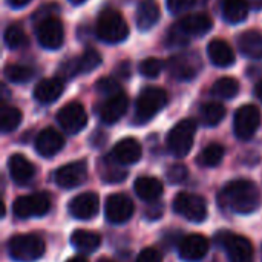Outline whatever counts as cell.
<instances>
[{
	"label": "cell",
	"instance_id": "obj_1",
	"mask_svg": "<svg viewBox=\"0 0 262 262\" xmlns=\"http://www.w3.org/2000/svg\"><path fill=\"white\" fill-rule=\"evenodd\" d=\"M259 189L250 180H235L224 186L220 193V203L239 215H249L259 207Z\"/></svg>",
	"mask_w": 262,
	"mask_h": 262
},
{
	"label": "cell",
	"instance_id": "obj_2",
	"mask_svg": "<svg viewBox=\"0 0 262 262\" xmlns=\"http://www.w3.org/2000/svg\"><path fill=\"white\" fill-rule=\"evenodd\" d=\"M45 241L37 235H15L8 243L9 256L17 262H35L45 255Z\"/></svg>",
	"mask_w": 262,
	"mask_h": 262
},
{
	"label": "cell",
	"instance_id": "obj_3",
	"mask_svg": "<svg viewBox=\"0 0 262 262\" xmlns=\"http://www.w3.org/2000/svg\"><path fill=\"white\" fill-rule=\"evenodd\" d=\"M97 35L104 43H121L129 35V26L124 18L114 9H106L98 15Z\"/></svg>",
	"mask_w": 262,
	"mask_h": 262
},
{
	"label": "cell",
	"instance_id": "obj_4",
	"mask_svg": "<svg viewBox=\"0 0 262 262\" xmlns=\"http://www.w3.org/2000/svg\"><path fill=\"white\" fill-rule=\"evenodd\" d=\"M167 104V94L160 88H147L144 89L135 104V121L138 124H144L150 121Z\"/></svg>",
	"mask_w": 262,
	"mask_h": 262
},
{
	"label": "cell",
	"instance_id": "obj_5",
	"mask_svg": "<svg viewBox=\"0 0 262 262\" xmlns=\"http://www.w3.org/2000/svg\"><path fill=\"white\" fill-rule=\"evenodd\" d=\"M196 134V123L193 120H181L167 134V149L177 158H184L192 146Z\"/></svg>",
	"mask_w": 262,
	"mask_h": 262
},
{
	"label": "cell",
	"instance_id": "obj_6",
	"mask_svg": "<svg viewBox=\"0 0 262 262\" xmlns=\"http://www.w3.org/2000/svg\"><path fill=\"white\" fill-rule=\"evenodd\" d=\"M216 244L226 250L229 262H253L255 261V250L252 243L241 236L230 232H221L216 235Z\"/></svg>",
	"mask_w": 262,
	"mask_h": 262
},
{
	"label": "cell",
	"instance_id": "obj_7",
	"mask_svg": "<svg viewBox=\"0 0 262 262\" xmlns=\"http://www.w3.org/2000/svg\"><path fill=\"white\" fill-rule=\"evenodd\" d=\"M173 210L187 221L203 223L207 218V206L206 201L195 193H180L173 201Z\"/></svg>",
	"mask_w": 262,
	"mask_h": 262
},
{
	"label": "cell",
	"instance_id": "obj_8",
	"mask_svg": "<svg viewBox=\"0 0 262 262\" xmlns=\"http://www.w3.org/2000/svg\"><path fill=\"white\" fill-rule=\"evenodd\" d=\"M51 209V200L46 193L38 192V193H31L25 195L15 200L12 210L17 218L26 220V218H35V216H43L48 213Z\"/></svg>",
	"mask_w": 262,
	"mask_h": 262
},
{
	"label": "cell",
	"instance_id": "obj_9",
	"mask_svg": "<svg viewBox=\"0 0 262 262\" xmlns=\"http://www.w3.org/2000/svg\"><path fill=\"white\" fill-rule=\"evenodd\" d=\"M259 126H261V112L255 104H246L236 111L233 129H235V135L239 140L243 141L250 140L256 134Z\"/></svg>",
	"mask_w": 262,
	"mask_h": 262
},
{
	"label": "cell",
	"instance_id": "obj_10",
	"mask_svg": "<svg viewBox=\"0 0 262 262\" xmlns=\"http://www.w3.org/2000/svg\"><path fill=\"white\" fill-rule=\"evenodd\" d=\"M37 40L45 49L55 51L61 48L64 41V29L61 21L57 17H46L41 20L35 29Z\"/></svg>",
	"mask_w": 262,
	"mask_h": 262
},
{
	"label": "cell",
	"instance_id": "obj_11",
	"mask_svg": "<svg viewBox=\"0 0 262 262\" xmlns=\"http://www.w3.org/2000/svg\"><path fill=\"white\" fill-rule=\"evenodd\" d=\"M57 121L68 134H78L88 124V114L80 103L71 101L58 111Z\"/></svg>",
	"mask_w": 262,
	"mask_h": 262
},
{
	"label": "cell",
	"instance_id": "obj_12",
	"mask_svg": "<svg viewBox=\"0 0 262 262\" xmlns=\"http://www.w3.org/2000/svg\"><path fill=\"white\" fill-rule=\"evenodd\" d=\"M88 177V166L84 161L68 163L63 167L55 170L54 180L55 184L61 189H74L84 183Z\"/></svg>",
	"mask_w": 262,
	"mask_h": 262
},
{
	"label": "cell",
	"instance_id": "obj_13",
	"mask_svg": "<svg viewBox=\"0 0 262 262\" xmlns=\"http://www.w3.org/2000/svg\"><path fill=\"white\" fill-rule=\"evenodd\" d=\"M106 218L112 224H123L129 221L134 215V203L129 196L121 193H114L107 198L104 206Z\"/></svg>",
	"mask_w": 262,
	"mask_h": 262
},
{
	"label": "cell",
	"instance_id": "obj_14",
	"mask_svg": "<svg viewBox=\"0 0 262 262\" xmlns=\"http://www.w3.org/2000/svg\"><path fill=\"white\" fill-rule=\"evenodd\" d=\"M100 209V198L97 193L94 192H86V193H80L75 198H72L68 204V210L69 213L75 218V220H92Z\"/></svg>",
	"mask_w": 262,
	"mask_h": 262
},
{
	"label": "cell",
	"instance_id": "obj_15",
	"mask_svg": "<svg viewBox=\"0 0 262 262\" xmlns=\"http://www.w3.org/2000/svg\"><path fill=\"white\" fill-rule=\"evenodd\" d=\"M180 258L187 262H196L204 259L209 253V241L200 233L187 235L181 239L178 246Z\"/></svg>",
	"mask_w": 262,
	"mask_h": 262
},
{
	"label": "cell",
	"instance_id": "obj_16",
	"mask_svg": "<svg viewBox=\"0 0 262 262\" xmlns=\"http://www.w3.org/2000/svg\"><path fill=\"white\" fill-rule=\"evenodd\" d=\"M129 106V98L124 92H117L101 104L100 107V118L104 124H114L117 123L127 111Z\"/></svg>",
	"mask_w": 262,
	"mask_h": 262
},
{
	"label": "cell",
	"instance_id": "obj_17",
	"mask_svg": "<svg viewBox=\"0 0 262 262\" xmlns=\"http://www.w3.org/2000/svg\"><path fill=\"white\" fill-rule=\"evenodd\" d=\"M63 147H64L63 135L52 127H46L40 130V134L35 138V150L45 158L57 155Z\"/></svg>",
	"mask_w": 262,
	"mask_h": 262
},
{
	"label": "cell",
	"instance_id": "obj_18",
	"mask_svg": "<svg viewBox=\"0 0 262 262\" xmlns=\"http://www.w3.org/2000/svg\"><path fill=\"white\" fill-rule=\"evenodd\" d=\"M170 74L178 80H192L198 74L200 60L196 55L192 54H181L175 55L169 60Z\"/></svg>",
	"mask_w": 262,
	"mask_h": 262
},
{
	"label": "cell",
	"instance_id": "obj_19",
	"mask_svg": "<svg viewBox=\"0 0 262 262\" xmlns=\"http://www.w3.org/2000/svg\"><path fill=\"white\" fill-rule=\"evenodd\" d=\"M141 144L135 138H123L112 149V158L121 166L135 164L141 158Z\"/></svg>",
	"mask_w": 262,
	"mask_h": 262
},
{
	"label": "cell",
	"instance_id": "obj_20",
	"mask_svg": "<svg viewBox=\"0 0 262 262\" xmlns=\"http://www.w3.org/2000/svg\"><path fill=\"white\" fill-rule=\"evenodd\" d=\"M8 169H9L11 180L18 186L28 184L34 178V173H35L32 163L21 154H14L12 157H9Z\"/></svg>",
	"mask_w": 262,
	"mask_h": 262
},
{
	"label": "cell",
	"instance_id": "obj_21",
	"mask_svg": "<svg viewBox=\"0 0 262 262\" xmlns=\"http://www.w3.org/2000/svg\"><path fill=\"white\" fill-rule=\"evenodd\" d=\"M64 91V83L60 78H45L38 81L34 89V98L41 104L54 103L61 97Z\"/></svg>",
	"mask_w": 262,
	"mask_h": 262
},
{
	"label": "cell",
	"instance_id": "obj_22",
	"mask_svg": "<svg viewBox=\"0 0 262 262\" xmlns=\"http://www.w3.org/2000/svg\"><path fill=\"white\" fill-rule=\"evenodd\" d=\"M161 17L160 6L155 0H141L137 6L135 21L140 31H147L154 28Z\"/></svg>",
	"mask_w": 262,
	"mask_h": 262
},
{
	"label": "cell",
	"instance_id": "obj_23",
	"mask_svg": "<svg viewBox=\"0 0 262 262\" xmlns=\"http://www.w3.org/2000/svg\"><path fill=\"white\" fill-rule=\"evenodd\" d=\"M207 55L210 61L218 68H229L235 63V54L230 45L224 40L215 38L207 46Z\"/></svg>",
	"mask_w": 262,
	"mask_h": 262
},
{
	"label": "cell",
	"instance_id": "obj_24",
	"mask_svg": "<svg viewBox=\"0 0 262 262\" xmlns=\"http://www.w3.org/2000/svg\"><path fill=\"white\" fill-rule=\"evenodd\" d=\"M134 190L140 200L152 203L163 195V184L154 177H140L134 183Z\"/></svg>",
	"mask_w": 262,
	"mask_h": 262
},
{
	"label": "cell",
	"instance_id": "obj_25",
	"mask_svg": "<svg viewBox=\"0 0 262 262\" xmlns=\"http://www.w3.org/2000/svg\"><path fill=\"white\" fill-rule=\"evenodd\" d=\"M238 48L246 57L252 60H262V34L258 31L243 32L238 37Z\"/></svg>",
	"mask_w": 262,
	"mask_h": 262
},
{
	"label": "cell",
	"instance_id": "obj_26",
	"mask_svg": "<svg viewBox=\"0 0 262 262\" xmlns=\"http://www.w3.org/2000/svg\"><path fill=\"white\" fill-rule=\"evenodd\" d=\"M181 29L189 37H203L212 29V20L206 14H192L178 21Z\"/></svg>",
	"mask_w": 262,
	"mask_h": 262
},
{
	"label": "cell",
	"instance_id": "obj_27",
	"mask_svg": "<svg viewBox=\"0 0 262 262\" xmlns=\"http://www.w3.org/2000/svg\"><path fill=\"white\" fill-rule=\"evenodd\" d=\"M71 244L81 253H94L100 247L101 238L95 232L78 229L71 235Z\"/></svg>",
	"mask_w": 262,
	"mask_h": 262
},
{
	"label": "cell",
	"instance_id": "obj_28",
	"mask_svg": "<svg viewBox=\"0 0 262 262\" xmlns=\"http://www.w3.org/2000/svg\"><path fill=\"white\" fill-rule=\"evenodd\" d=\"M250 5L247 0H224L223 2V17L227 23L238 25L244 21L249 15Z\"/></svg>",
	"mask_w": 262,
	"mask_h": 262
},
{
	"label": "cell",
	"instance_id": "obj_29",
	"mask_svg": "<svg viewBox=\"0 0 262 262\" xmlns=\"http://www.w3.org/2000/svg\"><path fill=\"white\" fill-rule=\"evenodd\" d=\"M101 64V55L95 49L84 51L75 61L71 63V69L68 71L71 75L74 74H89Z\"/></svg>",
	"mask_w": 262,
	"mask_h": 262
},
{
	"label": "cell",
	"instance_id": "obj_30",
	"mask_svg": "<svg viewBox=\"0 0 262 262\" xmlns=\"http://www.w3.org/2000/svg\"><path fill=\"white\" fill-rule=\"evenodd\" d=\"M201 120L206 126H216L220 124L224 117H226V107L221 104V103H216V101H212V103H206L201 106Z\"/></svg>",
	"mask_w": 262,
	"mask_h": 262
},
{
	"label": "cell",
	"instance_id": "obj_31",
	"mask_svg": "<svg viewBox=\"0 0 262 262\" xmlns=\"http://www.w3.org/2000/svg\"><path fill=\"white\" fill-rule=\"evenodd\" d=\"M224 158V147L218 143H212L198 155V164L201 167H216Z\"/></svg>",
	"mask_w": 262,
	"mask_h": 262
},
{
	"label": "cell",
	"instance_id": "obj_32",
	"mask_svg": "<svg viewBox=\"0 0 262 262\" xmlns=\"http://www.w3.org/2000/svg\"><path fill=\"white\" fill-rule=\"evenodd\" d=\"M239 92V83L238 80L232 78V77H223L220 80L215 81V84L212 86V94L215 97H220V98H233L236 97Z\"/></svg>",
	"mask_w": 262,
	"mask_h": 262
},
{
	"label": "cell",
	"instance_id": "obj_33",
	"mask_svg": "<svg viewBox=\"0 0 262 262\" xmlns=\"http://www.w3.org/2000/svg\"><path fill=\"white\" fill-rule=\"evenodd\" d=\"M34 69L25 64H8L5 68V77L15 84H23L32 80L34 77Z\"/></svg>",
	"mask_w": 262,
	"mask_h": 262
},
{
	"label": "cell",
	"instance_id": "obj_34",
	"mask_svg": "<svg viewBox=\"0 0 262 262\" xmlns=\"http://www.w3.org/2000/svg\"><path fill=\"white\" fill-rule=\"evenodd\" d=\"M21 123V112L17 107L5 106L0 112V129L3 134L15 130Z\"/></svg>",
	"mask_w": 262,
	"mask_h": 262
},
{
	"label": "cell",
	"instance_id": "obj_35",
	"mask_svg": "<svg viewBox=\"0 0 262 262\" xmlns=\"http://www.w3.org/2000/svg\"><path fill=\"white\" fill-rule=\"evenodd\" d=\"M112 158V157H111ZM123 166L120 163H117L114 158L109 161V160H104L103 164H101V175H103V180L106 183H120L126 178V172L121 169Z\"/></svg>",
	"mask_w": 262,
	"mask_h": 262
},
{
	"label": "cell",
	"instance_id": "obj_36",
	"mask_svg": "<svg viewBox=\"0 0 262 262\" xmlns=\"http://www.w3.org/2000/svg\"><path fill=\"white\" fill-rule=\"evenodd\" d=\"M3 40H5V45H6L9 49H18L20 46H23V45L28 41L25 31H23L18 25H11V26H8V28L5 29Z\"/></svg>",
	"mask_w": 262,
	"mask_h": 262
},
{
	"label": "cell",
	"instance_id": "obj_37",
	"mask_svg": "<svg viewBox=\"0 0 262 262\" xmlns=\"http://www.w3.org/2000/svg\"><path fill=\"white\" fill-rule=\"evenodd\" d=\"M163 66L164 64L161 60H158L155 57H149L140 63V72H141V75H144L147 78H155L161 74Z\"/></svg>",
	"mask_w": 262,
	"mask_h": 262
},
{
	"label": "cell",
	"instance_id": "obj_38",
	"mask_svg": "<svg viewBox=\"0 0 262 262\" xmlns=\"http://www.w3.org/2000/svg\"><path fill=\"white\" fill-rule=\"evenodd\" d=\"M187 41H189V35L181 29V26H180L178 23L169 29V32H167V38H166L167 46H170V48H175V46H184V45H187Z\"/></svg>",
	"mask_w": 262,
	"mask_h": 262
},
{
	"label": "cell",
	"instance_id": "obj_39",
	"mask_svg": "<svg viewBox=\"0 0 262 262\" xmlns=\"http://www.w3.org/2000/svg\"><path fill=\"white\" fill-rule=\"evenodd\" d=\"M167 175V180L173 184H180L183 181L187 180V175H189V170L184 164H173L172 167L167 169L166 172Z\"/></svg>",
	"mask_w": 262,
	"mask_h": 262
},
{
	"label": "cell",
	"instance_id": "obj_40",
	"mask_svg": "<svg viewBox=\"0 0 262 262\" xmlns=\"http://www.w3.org/2000/svg\"><path fill=\"white\" fill-rule=\"evenodd\" d=\"M195 2L196 0H166V5H167V9L170 14L180 15V14L189 11L195 5Z\"/></svg>",
	"mask_w": 262,
	"mask_h": 262
},
{
	"label": "cell",
	"instance_id": "obj_41",
	"mask_svg": "<svg viewBox=\"0 0 262 262\" xmlns=\"http://www.w3.org/2000/svg\"><path fill=\"white\" fill-rule=\"evenodd\" d=\"M97 91H100L101 94L111 97V95L120 92V88H118L117 81H114L111 78H101L100 81H97Z\"/></svg>",
	"mask_w": 262,
	"mask_h": 262
},
{
	"label": "cell",
	"instance_id": "obj_42",
	"mask_svg": "<svg viewBox=\"0 0 262 262\" xmlns=\"http://www.w3.org/2000/svg\"><path fill=\"white\" fill-rule=\"evenodd\" d=\"M135 262H163V258H161L158 250L149 247V249H144V250L140 252V255L137 256Z\"/></svg>",
	"mask_w": 262,
	"mask_h": 262
},
{
	"label": "cell",
	"instance_id": "obj_43",
	"mask_svg": "<svg viewBox=\"0 0 262 262\" xmlns=\"http://www.w3.org/2000/svg\"><path fill=\"white\" fill-rule=\"evenodd\" d=\"M6 2H8V5H9V6H12V8L18 9V8L26 6L31 0H6Z\"/></svg>",
	"mask_w": 262,
	"mask_h": 262
},
{
	"label": "cell",
	"instance_id": "obj_44",
	"mask_svg": "<svg viewBox=\"0 0 262 262\" xmlns=\"http://www.w3.org/2000/svg\"><path fill=\"white\" fill-rule=\"evenodd\" d=\"M255 95L258 97V100L262 103V80L261 81H258L256 86H255Z\"/></svg>",
	"mask_w": 262,
	"mask_h": 262
},
{
	"label": "cell",
	"instance_id": "obj_45",
	"mask_svg": "<svg viewBox=\"0 0 262 262\" xmlns=\"http://www.w3.org/2000/svg\"><path fill=\"white\" fill-rule=\"evenodd\" d=\"M249 2V5H250V8H253V9H261L262 8V0H247Z\"/></svg>",
	"mask_w": 262,
	"mask_h": 262
},
{
	"label": "cell",
	"instance_id": "obj_46",
	"mask_svg": "<svg viewBox=\"0 0 262 262\" xmlns=\"http://www.w3.org/2000/svg\"><path fill=\"white\" fill-rule=\"evenodd\" d=\"M66 262H88L84 258H81V256H77V258H72V259H69V261Z\"/></svg>",
	"mask_w": 262,
	"mask_h": 262
},
{
	"label": "cell",
	"instance_id": "obj_47",
	"mask_svg": "<svg viewBox=\"0 0 262 262\" xmlns=\"http://www.w3.org/2000/svg\"><path fill=\"white\" fill-rule=\"evenodd\" d=\"M72 5H81V3H84L86 0H69Z\"/></svg>",
	"mask_w": 262,
	"mask_h": 262
},
{
	"label": "cell",
	"instance_id": "obj_48",
	"mask_svg": "<svg viewBox=\"0 0 262 262\" xmlns=\"http://www.w3.org/2000/svg\"><path fill=\"white\" fill-rule=\"evenodd\" d=\"M103 262H112V261H103Z\"/></svg>",
	"mask_w": 262,
	"mask_h": 262
}]
</instances>
